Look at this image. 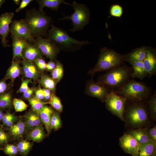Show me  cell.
<instances>
[{
	"label": "cell",
	"mask_w": 156,
	"mask_h": 156,
	"mask_svg": "<svg viewBox=\"0 0 156 156\" xmlns=\"http://www.w3.org/2000/svg\"><path fill=\"white\" fill-rule=\"evenodd\" d=\"M147 50L144 48L137 49L129 53L126 59L129 62L143 61L146 55Z\"/></svg>",
	"instance_id": "28"
},
{
	"label": "cell",
	"mask_w": 156,
	"mask_h": 156,
	"mask_svg": "<svg viewBox=\"0 0 156 156\" xmlns=\"http://www.w3.org/2000/svg\"><path fill=\"white\" fill-rule=\"evenodd\" d=\"M24 21L35 38L45 36L52 22L51 17L35 8L27 10Z\"/></svg>",
	"instance_id": "1"
},
{
	"label": "cell",
	"mask_w": 156,
	"mask_h": 156,
	"mask_svg": "<svg viewBox=\"0 0 156 156\" xmlns=\"http://www.w3.org/2000/svg\"><path fill=\"white\" fill-rule=\"evenodd\" d=\"M48 103L59 112L63 111V107L60 99L53 93L52 94L51 97Z\"/></svg>",
	"instance_id": "35"
},
{
	"label": "cell",
	"mask_w": 156,
	"mask_h": 156,
	"mask_svg": "<svg viewBox=\"0 0 156 156\" xmlns=\"http://www.w3.org/2000/svg\"><path fill=\"white\" fill-rule=\"evenodd\" d=\"M156 142L150 140L147 142L140 144L137 153L134 156H156Z\"/></svg>",
	"instance_id": "18"
},
{
	"label": "cell",
	"mask_w": 156,
	"mask_h": 156,
	"mask_svg": "<svg viewBox=\"0 0 156 156\" xmlns=\"http://www.w3.org/2000/svg\"><path fill=\"white\" fill-rule=\"evenodd\" d=\"M31 105L33 111L39 114V113L43 107L48 102H44L40 100L35 96L31 97L27 99Z\"/></svg>",
	"instance_id": "30"
},
{
	"label": "cell",
	"mask_w": 156,
	"mask_h": 156,
	"mask_svg": "<svg viewBox=\"0 0 156 156\" xmlns=\"http://www.w3.org/2000/svg\"><path fill=\"white\" fill-rule=\"evenodd\" d=\"M13 104L16 112H21L26 110L28 105L22 100L14 98L13 100Z\"/></svg>",
	"instance_id": "38"
},
{
	"label": "cell",
	"mask_w": 156,
	"mask_h": 156,
	"mask_svg": "<svg viewBox=\"0 0 156 156\" xmlns=\"http://www.w3.org/2000/svg\"><path fill=\"white\" fill-rule=\"evenodd\" d=\"M70 5L74 10V13L70 16H64L58 20L71 21L73 27L69 30L74 32L83 29L88 24L90 18V12L89 8L85 4L74 1Z\"/></svg>",
	"instance_id": "6"
},
{
	"label": "cell",
	"mask_w": 156,
	"mask_h": 156,
	"mask_svg": "<svg viewBox=\"0 0 156 156\" xmlns=\"http://www.w3.org/2000/svg\"><path fill=\"white\" fill-rule=\"evenodd\" d=\"M5 2V0H0V8L1 7L3 4Z\"/></svg>",
	"instance_id": "52"
},
{
	"label": "cell",
	"mask_w": 156,
	"mask_h": 156,
	"mask_svg": "<svg viewBox=\"0 0 156 156\" xmlns=\"http://www.w3.org/2000/svg\"><path fill=\"white\" fill-rule=\"evenodd\" d=\"M20 62L22 65V72L25 77L36 80L41 77L40 72L33 61L23 59Z\"/></svg>",
	"instance_id": "14"
},
{
	"label": "cell",
	"mask_w": 156,
	"mask_h": 156,
	"mask_svg": "<svg viewBox=\"0 0 156 156\" xmlns=\"http://www.w3.org/2000/svg\"><path fill=\"white\" fill-rule=\"evenodd\" d=\"M10 28V32L11 34L28 41L30 43H34L35 39L23 19L14 20L11 23Z\"/></svg>",
	"instance_id": "10"
},
{
	"label": "cell",
	"mask_w": 156,
	"mask_h": 156,
	"mask_svg": "<svg viewBox=\"0 0 156 156\" xmlns=\"http://www.w3.org/2000/svg\"><path fill=\"white\" fill-rule=\"evenodd\" d=\"M22 56L23 59L31 61L42 58V54L39 49L30 43L23 50Z\"/></svg>",
	"instance_id": "17"
},
{
	"label": "cell",
	"mask_w": 156,
	"mask_h": 156,
	"mask_svg": "<svg viewBox=\"0 0 156 156\" xmlns=\"http://www.w3.org/2000/svg\"><path fill=\"white\" fill-rule=\"evenodd\" d=\"M5 79L0 81V95L5 93L8 88V86L5 82Z\"/></svg>",
	"instance_id": "47"
},
{
	"label": "cell",
	"mask_w": 156,
	"mask_h": 156,
	"mask_svg": "<svg viewBox=\"0 0 156 156\" xmlns=\"http://www.w3.org/2000/svg\"><path fill=\"white\" fill-rule=\"evenodd\" d=\"M3 150L5 154L9 156H15L19 154L17 146L12 144H6Z\"/></svg>",
	"instance_id": "37"
},
{
	"label": "cell",
	"mask_w": 156,
	"mask_h": 156,
	"mask_svg": "<svg viewBox=\"0 0 156 156\" xmlns=\"http://www.w3.org/2000/svg\"><path fill=\"white\" fill-rule=\"evenodd\" d=\"M14 15L12 12L2 13L0 16V36H1V43L4 47H10L8 44L7 38L10 32V24L12 22Z\"/></svg>",
	"instance_id": "11"
},
{
	"label": "cell",
	"mask_w": 156,
	"mask_h": 156,
	"mask_svg": "<svg viewBox=\"0 0 156 156\" xmlns=\"http://www.w3.org/2000/svg\"><path fill=\"white\" fill-rule=\"evenodd\" d=\"M30 83H32L31 79H27L22 80L21 86L17 92L20 93L24 92L29 88L28 85Z\"/></svg>",
	"instance_id": "41"
},
{
	"label": "cell",
	"mask_w": 156,
	"mask_h": 156,
	"mask_svg": "<svg viewBox=\"0 0 156 156\" xmlns=\"http://www.w3.org/2000/svg\"><path fill=\"white\" fill-rule=\"evenodd\" d=\"M149 137L150 140L156 142V126L147 130Z\"/></svg>",
	"instance_id": "43"
},
{
	"label": "cell",
	"mask_w": 156,
	"mask_h": 156,
	"mask_svg": "<svg viewBox=\"0 0 156 156\" xmlns=\"http://www.w3.org/2000/svg\"><path fill=\"white\" fill-rule=\"evenodd\" d=\"M113 92L117 95L134 103L142 102L151 94L150 88L143 83L129 80Z\"/></svg>",
	"instance_id": "3"
},
{
	"label": "cell",
	"mask_w": 156,
	"mask_h": 156,
	"mask_svg": "<svg viewBox=\"0 0 156 156\" xmlns=\"http://www.w3.org/2000/svg\"><path fill=\"white\" fill-rule=\"evenodd\" d=\"M49 29L46 39L54 43L60 50L71 51L80 49L82 46L90 43L86 40L79 41L71 37L65 30L53 24Z\"/></svg>",
	"instance_id": "2"
},
{
	"label": "cell",
	"mask_w": 156,
	"mask_h": 156,
	"mask_svg": "<svg viewBox=\"0 0 156 156\" xmlns=\"http://www.w3.org/2000/svg\"><path fill=\"white\" fill-rule=\"evenodd\" d=\"M56 65L55 68L52 71V77L58 82L62 79L63 74V68L62 64L59 61H56Z\"/></svg>",
	"instance_id": "32"
},
{
	"label": "cell",
	"mask_w": 156,
	"mask_h": 156,
	"mask_svg": "<svg viewBox=\"0 0 156 156\" xmlns=\"http://www.w3.org/2000/svg\"><path fill=\"white\" fill-rule=\"evenodd\" d=\"M46 136L44 128L42 125H40L32 128L27 135L28 140L39 142L42 141Z\"/></svg>",
	"instance_id": "21"
},
{
	"label": "cell",
	"mask_w": 156,
	"mask_h": 156,
	"mask_svg": "<svg viewBox=\"0 0 156 156\" xmlns=\"http://www.w3.org/2000/svg\"><path fill=\"white\" fill-rule=\"evenodd\" d=\"M111 92L104 86L92 80L88 83L87 92L90 96L99 99L101 101L105 100L108 94Z\"/></svg>",
	"instance_id": "13"
},
{
	"label": "cell",
	"mask_w": 156,
	"mask_h": 156,
	"mask_svg": "<svg viewBox=\"0 0 156 156\" xmlns=\"http://www.w3.org/2000/svg\"><path fill=\"white\" fill-rule=\"evenodd\" d=\"M120 145L124 151L134 156L137 153L140 144L129 134L125 133L119 138Z\"/></svg>",
	"instance_id": "12"
},
{
	"label": "cell",
	"mask_w": 156,
	"mask_h": 156,
	"mask_svg": "<svg viewBox=\"0 0 156 156\" xmlns=\"http://www.w3.org/2000/svg\"><path fill=\"white\" fill-rule=\"evenodd\" d=\"M33 0H22L19 6L16 10V12H18L24 8L31 2Z\"/></svg>",
	"instance_id": "44"
},
{
	"label": "cell",
	"mask_w": 156,
	"mask_h": 156,
	"mask_svg": "<svg viewBox=\"0 0 156 156\" xmlns=\"http://www.w3.org/2000/svg\"><path fill=\"white\" fill-rule=\"evenodd\" d=\"M24 123L25 131L28 132L34 127L43 124L39 114L33 111L25 115Z\"/></svg>",
	"instance_id": "16"
},
{
	"label": "cell",
	"mask_w": 156,
	"mask_h": 156,
	"mask_svg": "<svg viewBox=\"0 0 156 156\" xmlns=\"http://www.w3.org/2000/svg\"><path fill=\"white\" fill-rule=\"evenodd\" d=\"M13 1L15 4L17 5H18L20 2L19 0H13Z\"/></svg>",
	"instance_id": "51"
},
{
	"label": "cell",
	"mask_w": 156,
	"mask_h": 156,
	"mask_svg": "<svg viewBox=\"0 0 156 156\" xmlns=\"http://www.w3.org/2000/svg\"><path fill=\"white\" fill-rule=\"evenodd\" d=\"M12 39L13 57L12 62L16 58H22V53L24 49L28 44L27 42L16 36L11 34Z\"/></svg>",
	"instance_id": "15"
},
{
	"label": "cell",
	"mask_w": 156,
	"mask_h": 156,
	"mask_svg": "<svg viewBox=\"0 0 156 156\" xmlns=\"http://www.w3.org/2000/svg\"><path fill=\"white\" fill-rule=\"evenodd\" d=\"M140 144L145 143L148 141L150 139L147 130L139 128L131 131L129 133Z\"/></svg>",
	"instance_id": "25"
},
{
	"label": "cell",
	"mask_w": 156,
	"mask_h": 156,
	"mask_svg": "<svg viewBox=\"0 0 156 156\" xmlns=\"http://www.w3.org/2000/svg\"><path fill=\"white\" fill-rule=\"evenodd\" d=\"M124 57L113 50L105 48L101 50L98 61L89 73L92 76L98 72L109 70L121 65Z\"/></svg>",
	"instance_id": "5"
},
{
	"label": "cell",
	"mask_w": 156,
	"mask_h": 156,
	"mask_svg": "<svg viewBox=\"0 0 156 156\" xmlns=\"http://www.w3.org/2000/svg\"><path fill=\"white\" fill-rule=\"evenodd\" d=\"M36 64L40 72H43L46 69L47 63L42 58L33 61Z\"/></svg>",
	"instance_id": "40"
},
{
	"label": "cell",
	"mask_w": 156,
	"mask_h": 156,
	"mask_svg": "<svg viewBox=\"0 0 156 156\" xmlns=\"http://www.w3.org/2000/svg\"><path fill=\"white\" fill-rule=\"evenodd\" d=\"M17 119V117L15 115L7 112L3 116L2 120V125L10 128L14 124Z\"/></svg>",
	"instance_id": "34"
},
{
	"label": "cell",
	"mask_w": 156,
	"mask_h": 156,
	"mask_svg": "<svg viewBox=\"0 0 156 156\" xmlns=\"http://www.w3.org/2000/svg\"><path fill=\"white\" fill-rule=\"evenodd\" d=\"M105 101L106 107L108 110L121 120H124L123 114L127 101L125 99L113 91L108 94Z\"/></svg>",
	"instance_id": "7"
},
{
	"label": "cell",
	"mask_w": 156,
	"mask_h": 156,
	"mask_svg": "<svg viewBox=\"0 0 156 156\" xmlns=\"http://www.w3.org/2000/svg\"><path fill=\"white\" fill-rule=\"evenodd\" d=\"M149 108L151 117L155 119L156 118V93L154 92L153 95L151 96L148 102Z\"/></svg>",
	"instance_id": "36"
},
{
	"label": "cell",
	"mask_w": 156,
	"mask_h": 156,
	"mask_svg": "<svg viewBox=\"0 0 156 156\" xmlns=\"http://www.w3.org/2000/svg\"><path fill=\"white\" fill-rule=\"evenodd\" d=\"M33 144L27 140H22L17 145L19 153L22 156L27 155L31 151Z\"/></svg>",
	"instance_id": "29"
},
{
	"label": "cell",
	"mask_w": 156,
	"mask_h": 156,
	"mask_svg": "<svg viewBox=\"0 0 156 156\" xmlns=\"http://www.w3.org/2000/svg\"><path fill=\"white\" fill-rule=\"evenodd\" d=\"M37 2L39 5V10L43 11L44 7H47L53 11L58 10L62 4L69 5L70 4L66 3L64 0H37Z\"/></svg>",
	"instance_id": "23"
},
{
	"label": "cell",
	"mask_w": 156,
	"mask_h": 156,
	"mask_svg": "<svg viewBox=\"0 0 156 156\" xmlns=\"http://www.w3.org/2000/svg\"><path fill=\"white\" fill-rule=\"evenodd\" d=\"M132 66L131 77L143 79L148 75L146 71L142 61H133L129 62Z\"/></svg>",
	"instance_id": "22"
},
{
	"label": "cell",
	"mask_w": 156,
	"mask_h": 156,
	"mask_svg": "<svg viewBox=\"0 0 156 156\" xmlns=\"http://www.w3.org/2000/svg\"><path fill=\"white\" fill-rule=\"evenodd\" d=\"M8 135L0 128V146L5 145L8 142Z\"/></svg>",
	"instance_id": "42"
},
{
	"label": "cell",
	"mask_w": 156,
	"mask_h": 156,
	"mask_svg": "<svg viewBox=\"0 0 156 156\" xmlns=\"http://www.w3.org/2000/svg\"><path fill=\"white\" fill-rule=\"evenodd\" d=\"M56 64L53 60H51L47 64L46 69L49 71H52L55 68Z\"/></svg>",
	"instance_id": "49"
},
{
	"label": "cell",
	"mask_w": 156,
	"mask_h": 156,
	"mask_svg": "<svg viewBox=\"0 0 156 156\" xmlns=\"http://www.w3.org/2000/svg\"><path fill=\"white\" fill-rule=\"evenodd\" d=\"M39 82L45 88L50 90L51 92H54L58 82L52 77L43 75L41 76Z\"/></svg>",
	"instance_id": "27"
},
{
	"label": "cell",
	"mask_w": 156,
	"mask_h": 156,
	"mask_svg": "<svg viewBox=\"0 0 156 156\" xmlns=\"http://www.w3.org/2000/svg\"><path fill=\"white\" fill-rule=\"evenodd\" d=\"M137 103L128 108L126 112V116L132 125L139 126L146 122L148 118V115L144 106Z\"/></svg>",
	"instance_id": "8"
},
{
	"label": "cell",
	"mask_w": 156,
	"mask_h": 156,
	"mask_svg": "<svg viewBox=\"0 0 156 156\" xmlns=\"http://www.w3.org/2000/svg\"><path fill=\"white\" fill-rule=\"evenodd\" d=\"M34 45L39 49L42 55L51 60L55 59L60 50L54 43L42 37H36Z\"/></svg>",
	"instance_id": "9"
},
{
	"label": "cell",
	"mask_w": 156,
	"mask_h": 156,
	"mask_svg": "<svg viewBox=\"0 0 156 156\" xmlns=\"http://www.w3.org/2000/svg\"><path fill=\"white\" fill-rule=\"evenodd\" d=\"M110 13L112 16L120 17L123 13V9L122 7L119 5H114L111 7Z\"/></svg>",
	"instance_id": "39"
},
{
	"label": "cell",
	"mask_w": 156,
	"mask_h": 156,
	"mask_svg": "<svg viewBox=\"0 0 156 156\" xmlns=\"http://www.w3.org/2000/svg\"></svg>",
	"instance_id": "53"
},
{
	"label": "cell",
	"mask_w": 156,
	"mask_h": 156,
	"mask_svg": "<svg viewBox=\"0 0 156 156\" xmlns=\"http://www.w3.org/2000/svg\"><path fill=\"white\" fill-rule=\"evenodd\" d=\"M12 104V96L10 93H5L0 95V109H4L10 107Z\"/></svg>",
	"instance_id": "31"
},
{
	"label": "cell",
	"mask_w": 156,
	"mask_h": 156,
	"mask_svg": "<svg viewBox=\"0 0 156 156\" xmlns=\"http://www.w3.org/2000/svg\"><path fill=\"white\" fill-rule=\"evenodd\" d=\"M9 131L10 135L15 138H20L25 131L24 122L19 121L10 128Z\"/></svg>",
	"instance_id": "26"
},
{
	"label": "cell",
	"mask_w": 156,
	"mask_h": 156,
	"mask_svg": "<svg viewBox=\"0 0 156 156\" xmlns=\"http://www.w3.org/2000/svg\"><path fill=\"white\" fill-rule=\"evenodd\" d=\"M35 92V97L37 99L42 101L44 99V94L43 89L39 87L36 90Z\"/></svg>",
	"instance_id": "46"
},
{
	"label": "cell",
	"mask_w": 156,
	"mask_h": 156,
	"mask_svg": "<svg viewBox=\"0 0 156 156\" xmlns=\"http://www.w3.org/2000/svg\"><path fill=\"white\" fill-rule=\"evenodd\" d=\"M53 112L51 107L45 105L39 113L48 134L50 133L52 129L50 125V120L51 115Z\"/></svg>",
	"instance_id": "19"
},
{
	"label": "cell",
	"mask_w": 156,
	"mask_h": 156,
	"mask_svg": "<svg viewBox=\"0 0 156 156\" xmlns=\"http://www.w3.org/2000/svg\"><path fill=\"white\" fill-rule=\"evenodd\" d=\"M132 68L125 65H120L102 75L99 78L98 82L113 92L130 80Z\"/></svg>",
	"instance_id": "4"
},
{
	"label": "cell",
	"mask_w": 156,
	"mask_h": 156,
	"mask_svg": "<svg viewBox=\"0 0 156 156\" xmlns=\"http://www.w3.org/2000/svg\"><path fill=\"white\" fill-rule=\"evenodd\" d=\"M4 114L2 109H0V122L2 120Z\"/></svg>",
	"instance_id": "50"
},
{
	"label": "cell",
	"mask_w": 156,
	"mask_h": 156,
	"mask_svg": "<svg viewBox=\"0 0 156 156\" xmlns=\"http://www.w3.org/2000/svg\"><path fill=\"white\" fill-rule=\"evenodd\" d=\"M20 64V62L17 60L12 62L11 66L7 70L5 79H9L13 81L21 74L22 70Z\"/></svg>",
	"instance_id": "24"
},
{
	"label": "cell",
	"mask_w": 156,
	"mask_h": 156,
	"mask_svg": "<svg viewBox=\"0 0 156 156\" xmlns=\"http://www.w3.org/2000/svg\"><path fill=\"white\" fill-rule=\"evenodd\" d=\"M145 69L150 77L156 70V59L154 55L147 50L146 55L143 61Z\"/></svg>",
	"instance_id": "20"
},
{
	"label": "cell",
	"mask_w": 156,
	"mask_h": 156,
	"mask_svg": "<svg viewBox=\"0 0 156 156\" xmlns=\"http://www.w3.org/2000/svg\"><path fill=\"white\" fill-rule=\"evenodd\" d=\"M36 90V88L34 87L29 88L27 90L23 93L24 97L27 99L30 98Z\"/></svg>",
	"instance_id": "45"
},
{
	"label": "cell",
	"mask_w": 156,
	"mask_h": 156,
	"mask_svg": "<svg viewBox=\"0 0 156 156\" xmlns=\"http://www.w3.org/2000/svg\"><path fill=\"white\" fill-rule=\"evenodd\" d=\"M50 125L51 129L57 131L62 126V122L59 114L53 112L51 117Z\"/></svg>",
	"instance_id": "33"
},
{
	"label": "cell",
	"mask_w": 156,
	"mask_h": 156,
	"mask_svg": "<svg viewBox=\"0 0 156 156\" xmlns=\"http://www.w3.org/2000/svg\"><path fill=\"white\" fill-rule=\"evenodd\" d=\"M44 94V100L47 102L49 101L51 98L52 94L51 91L46 88L43 89Z\"/></svg>",
	"instance_id": "48"
}]
</instances>
